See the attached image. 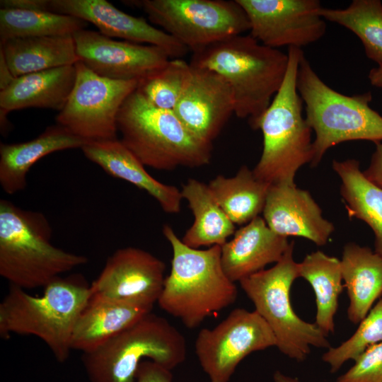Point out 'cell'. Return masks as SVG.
<instances>
[{"label": "cell", "instance_id": "8fae6325", "mask_svg": "<svg viewBox=\"0 0 382 382\" xmlns=\"http://www.w3.org/2000/svg\"><path fill=\"white\" fill-rule=\"evenodd\" d=\"M75 68V83L57 124L86 142L117 139V115L139 81L100 76L79 61Z\"/></svg>", "mask_w": 382, "mask_h": 382}, {"label": "cell", "instance_id": "f1b7e54d", "mask_svg": "<svg viewBox=\"0 0 382 382\" xmlns=\"http://www.w3.org/2000/svg\"><path fill=\"white\" fill-rule=\"evenodd\" d=\"M299 275L312 286L316 296L314 323L327 336L335 332V316L342 291L341 262L320 250L307 255L299 263Z\"/></svg>", "mask_w": 382, "mask_h": 382}, {"label": "cell", "instance_id": "cb8c5ba5", "mask_svg": "<svg viewBox=\"0 0 382 382\" xmlns=\"http://www.w3.org/2000/svg\"><path fill=\"white\" fill-rule=\"evenodd\" d=\"M340 262L349 301L347 317L358 324L382 296V257L370 248L351 242L345 245Z\"/></svg>", "mask_w": 382, "mask_h": 382}, {"label": "cell", "instance_id": "30bf717a", "mask_svg": "<svg viewBox=\"0 0 382 382\" xmlns=\"http://www.w3.org/2000/svg\"><path fill=\"white\" fill-rule=\"evenodd\" d=\"M150 21L192 52L250 30L236 0H134Z\"/></svg>", "mask_w": 382, "mask_h": 382}, {"label": "cell", "instance_id": "e575fe53", "mask_svg": "<svg viewBox=\"0 0 382 382\" xmlns=\"http://www.w3.org/2000/svg\"><path fill=\"white\" fill-rule=\"evenodd\" d=\"M134 382H173L171 371L150 360L139 366Z\"/></svg>", "mask_w": 382, "mask_h": 382}, {"label": "cell", "instance_id": "1f68e13d", "mask_svg": "<svg viewBox=\"0 0 382 382\" xmlns=\"http://www.w3.org/2000/svg\"><path fill=\"white\" fill-rule=\"evenodd\" d=\"M190 71V64L183 59H170L165 66L139 81L137 90L154 106L173 110Z\"/></svg>", "mask_w": 382, "mask_h": 382}, {"label": "cell", "instance_id": "5bb4252c", "mask_svg": "<svg viewBox=\"0 0 382 382\" xmlns=\"http://www.w3.org/2000/svg\"><path fill=\"white\" fill-rule=\"evenodd\" d=\"M79 61L98 75L119 81H140L170 59L161 48L116 40L82 29L73 35Z\"/></svg>", "mask_w": 382, "mask_h": 382}, {"label": "cell", "instance_id": "8992f818", "mask_svg": "<svg viewBox=\"0 0 382 382\" xmlns=\"http://www.w3.org/2000/svg\"><path fill=\"white\" fill-rule=\"evenodd\" d=\"M288 67L284 81L257 122L263 148L253 169L255 177L270 185H295L298 170L313 157L312 129L303 116V100L297 88L299 62L303 52L288 48Z\"/></svg>", "mask_w": 382, "mask_h": 382}, {"label": "cell", "instance_id": "7402d4cb", "mask_svg": "<svg viewBox=\"0 0 382 382\" xmlns=\"http://www.w3.org/2000/svg\"><path fill=\"white\" fill-rule=\"evenodd\" d=\"M86 141L64 127H48L39 136L21 143L0 144V185L13 195L27 186V175L31 167L43 157L57 151L81 148Z\"/></svg>", "mask_w": 382, "mask_h": 382}, {"label": "cell", "instance_id": "9c48e42d", "mask_svg": "<svg viewBox=\"0 0 382 382\" xmlns=\"http://www.w3.org/2000/svg\"><path fill=\"white\" fill-rule=\"evenodd\" d=\"M294 248V243L291 242L273 267L251 274L239 284L255 311L271 328L278 349L291 359L303 361L311 352V347H331L328 336L314 323L302 320L292 308L290 291L294 280L299 277Z\"/></svg>", "mask_w": 382, "mask_h": 382}, {"label": "cell", "instance_id": "7a4b0ae2", "mask_svg": "<svg viewBox=\"0 0 382 382\" xmlns=\"http://www.w3.org/2000/svg\"><path fill=\"white\" fill-rule=\"evenodd\" d=\"M91 284L80 274L59 277L35 296L10 285L0 303V335H33L44 342L59 363L71 353L77 319L91 296Z\"/></svg>", "mask_w": 382, "mask_h": 382}, {"label": "cell", "instance_id": "2e32d148", "mask_svg": "<svg viewBox=\"0 0 382 382\" xmlns=\"http://www.w3.org/2000/svg\"><path fill=\"white\" fill-rule=\"evenodd\" d=\"M190 66L189 79L173 112L192 133L212 144L234 114L233 93L220 75Z\"/></svg>", "mask_w": 382, "mask_h": 382}, {"label": "cell", "instance_id": "74e56055", "mask_svg": "<svg viewBox=\"0 0 382 382\" xmlns=\"http://www.w3.org/2000/svg\"><path fill=\"white\" fill-rule=\"evenodd\" d=\"M16 78L10 70L3 52L0 50V91L7 88Z\"/></svg>", "mask_w": 382, "mask_h": 382}, {"label": "cell", "instance_id": "f546056e", "mask_svg": "<svg viewBox=\"0 0 382 382\" xmlns=\"http://www.w3.org/2000/svg\"><path fill=\"white\" fill-rule=\"evenodd\" d=\"M320 16L353 33L362 42L366 57L382 65V3L380 0H353L346 8L321 7Z\"/></svg>", "mask_w": 382, "mask_h": 382}, {"label": "cell", "instance_id": "9a60e30c", "mask_svg": "<svg viewBox=\"0 0 382 382\" xmlns=\"http://www.w3.org/2000/svg\"><path fill=\"white\" fill-rule=\"evenodd\" d=\"M165 262L143 249H117L91 284L92 295L154 305L163 289Z\"/></svg>", "mask_w": 382, "mask_h": 382}, {"label": "cell", "instance_id": "603a6c76", "mask_svg": "<svg viewBox=\"0 0 382 382\" xmlns=\"http://www.w3.org/2000/svg\"><path fill=\"white\" fill-rule=\"evenodd\" d=\"M74 65L64 66L16 77L0 91V108L6 112L26 108L61 111L76 80Z\"/></svg>", "mask_w": 382, "mask_h": 382}, {"label": "cell", "instance_id": "d4e9b609", "mask_svg": "<svg viewBox=\"0 0 382 382\" xmlns=\"http://www.w3.org/2000/svg\"><path fill=\"white\" fill-rule=\"evenodd\" d=\"M0 50L15 77L79 62L72 35L12 38Z\"/></svg>", "mask_w": 382, "mask_h": 382}, {"label": "cell", "instance_id": "ba28073f", "mask_svg": "<svg viewBox=\"0 0 382 382\" xmlns=\"http://www.w3.org/2000/svg\"><path fill=\"white\" fill-rule=\"evenodd\" d=\"M186 356L181 332L150 312L100 347L82 353L81 361L89 382H134L145 359L171 371Z\"/></svg>", "mask_w": 382, "mask_h": 382}, {"label": "cell", "instance_id": "8d00e7d4", "mask_svg": "<svg viewBox=\"0 0 382 382\" xmlns=\"http://www.w3.org/2000/svg\"><path fill=\"white\" fill-rule=\"evenodd\" d=\"M0 4L1 8L48 11L49 0H1Z\"/></svg>", "mask_w": 382, "mask_h": 382}, {"label": "cell", "instance_id": "d590c367", "mask_svg": "<svg viewBox=\"0 0 382 382\" xmlns=\"http://www.w3.org/2000/svg\"><path fill=\"white\" fill-rule=\"evenodd\" d=\"M375 144L369 166L363 171V174L371 183L382 188V142Z\"/></svg>", "mask_w": 382, "mask_h": 382}, {"label": "cell", "instance_id": "d6986e66", "mask_svg": "<svg viewBox=\"0 0 382 382\" xmlns=\"http://www.w3.org/2000/svg\"><path fill=\"white\" fill-rule=\"evenodd\" d=\"M233 236L221 246V260L224 272L233 282L277 262L290 245L287 238L272 231L260 216Z\"/></svg>", "mask_w": 382, "mask_h": 382}, {"label": "cell", "instance_id": "ac0fdd59", "mask_svg": "<svg viewBox=\"0 0 382 382\" xmlns=\"http://www.w3.org/2000/svg\"><path fill=\"white\" fill-rule=\"evenodd\" d=\"M262 214L275 233L303 237L317 245L326 244L335 230L311 194L296 185H270Z\"/></svg>", "mask_w": 382, "mask_h": 382}, {"label": "cell", "instance_id": "5b68a950", "mask_svg": "<svg viewBox=\"0 0 382 382\" xmlns=\"http://www.w3.org/2000/svg\"><path fill=\"white\" fill-rule=\"evenodd\" d=\"M117 126L120 140L145 166L172 170L211 161L212 144L192 133L173 110L154 106L137 89L120 109Z\"/></svg>", "mask_w": 382, "mask_h": 382}, {"label": "cell", "instance_id": "7c38bea8", "mask_svg": "<svg viewBox=\"0 0 382 382\" xmlns=\"http://www.w3.org/2000/svg\"><path fill=\"white\" fill-rule=\"evenodd\" d=\"M271 347L276 339L264 319L255 310L237 308L214 328L199 332L195 352L210 382H229L246 357Z\"/></svg>", "mask_w": 382, "mask_h": 382}, {"label": "cell", "instance_id": "ab89813d", "mask_svg": "<svg viewBox=\"0 0 382 382\" xmlns=\"http://www.w3.org/2000/svg\"><path fill=\"white\" fill-rule=\"evenodd\" d=\"M273 381L274 382H301L297 378L286 376L279 371L274 372Z\"/></svg>", "mask_w": 382, "mask_h": 382}, {"label": "cell", "instance_id": "4fadbf2b", "mask_svg": "<svg viewBox=\"0 0 382 382\" xmlns=\"http://www.w3.org/2000/svg\"><path fill=\"white\" fill-rule=\"evenodd\" d=\"M250 24V35L269 47L301 48L321 39L326 23L318 0H236Z\"/></svg>", "mask_w": 382, "mask_h": 382}, {"label": "cell", "instance_id": "44dd1931", "mask_svg": "<svg viewBox=\"0 0 382 382\" xmlns=\"http://www.w3.org/2000/svg\"><path fill=\"white\" fill-rule=\"evenodd\" d=\"M154 305L92 295L76 323L72 350L91 352L151 312Z\"/></svg>", "mask_w": 382, "mask_h": 382}, {"label": "cell", "instance_id": "52a82bcc", "mask_svg": "<svg viewBox=\"0 0 382 382\" xmlns=\"http://www.w3.org/2000/svg\"><path fill=\"white\" fill-rule=\"evenodd\" d=\"M296 88L305 105L306 121L315 133L312 167L318 165L330 148L342 142L382 141V115L370 106L371 92L347 96L334 90L320 78L304 53Z\"/></svg>", "mask_w": 382, "mask_h": 382}, {"label": "cell", "instance_id": "4316f807", "mask_svg": "<svg viewBox=\"0 0 382 382\" xmlns=\"http://www.w3.org/2000/svg\"><path fill=\"white\" fill-rule=\"evenodd\" d=\"M332 165L341 179L340 194L349 216L371 228L374 252L382 257V188L364 176L356 159L333 160Z\"/></svg>", "mask_w": 382, "mask_h": 382}, {"label": "cell", "instance_id": "6da1fadb", "mask_svg": "<svg viewBox=\"0 0 382 382\" xmlns=\"http://www.w3.org/2000/svg\"><path fill=\"white\" fill-rule=\"evenodd\" d=\"M288 62L287 53L242 34L192 52L190 64L220 75L232 89L234 114L256 129L284 81Z\"/></svg>", "mask_w": 382, "mask_h": 382}, {"label": "cell", "instance_id": "ffe728a7", "mask_svg": "<svg viewBox=\"0 0 382 382\" xmlns=\"http://www.w3.org/2000/svg\"><path fill=\"white\" fill-rule=\"evenodd\" d=\"M84 156L108 175L146 191L167 214L181 210L183 197L174 185L152 177L145 166L118 139L88 141L81 148Z\"/></svg>", "mask_w": 382, "mask_h": 382}, {"label": "cell", "instance_id": "836d02e7", "mask_svg": "<svg viewBox=\"0 0 382 382\" xmlns=\"http://www.w3.org/2000/svg\"><path fill=\"white\" fill-rule=\"evenodd\" d=\"M335 382H382V342L366 349Z\"/></svg>", "mask_w": 382, "mask_h": 382}, {"label": "cell", "instance_id": "3957f363", "mask_svg": "<svg viewBox=\"0 0 382 382\" xmlns=\"http://www.w3.org/2000/svg\"><path fill=\"white\" fill-rule=\"evenodd\" d=\"M162 231L173 257L157 303L185 327L194 329L233 304L238 289L224 272L221 246L193 248L185 245L170 226L164 225Z\"/></svg>", "mask_w": 382, "mask_h": 382}, {"label": "cell", "instance_id": "484cf974", "mask_svg": "<svg viewBox=\"0 0 382 382\" xmlns=\"http://www.w3.org/2000/svg\"><path fill=\"white\" fill-rule=\"evenodd\" d=\"M194 221L181 238L189 247L222 246L234 234L235 224L219 206L208 185L190 178L180 190Z\"/></svg>", "mask_w": 382, "mask_h": 382}, {"label": "cell", "instance_id": "4dcf8cb0", "mask_svg": "<svg viewBox=\"0 0 382 382\" xmlns=\"http://www.w3.org/2000/svg\"><path fill=\"white\" fill-rule=\"evenodd\" d=\"M88 23L72 16L48 11L0 9V42L25 37L74 35Z\"/></svg>", "mask_w": 382, "mask_h": 382}, {"label": "cell", "instance_id": "277c9868", "mask_svg": "<svg viewBox=\"0 0 382 382\" xmlns=\"http://www.w3.org/2000/svg\"><path fill=\"white\" fill-rule=\"evenodd\" d=\"M52 231L41 212L0 200V275L23 289L44 288L63 274L85 265L87 257L51 243Z\"/></svg>", "mask_w": 382, "mask_h": 382}, {"label": "cell", "instance_id": "f35d334b", "mask_svg": "<svg viewBox=\"0 0 382 382\" xmlns=\"http://www.w3.org/2000/svg\"><path fill=\"white\" fill-rule=\"evenodd\" d=\"M368 79L372 86L382 88V65L371 69Z\"/></svg>", "mask_w": 382, "mask_h": 382}, {"label": "cell", "instance_id": "d6a6232c", "mask_svg": "<svg viewBox=\"0 0 382 382\" xmlns=\"http://www.w3.org/2000/svg\"><path fill=\"white\" fill-rule=\"evenodd\" d=\"M355 332L336 347H330L323 356L334 373L348 360L356 361L369 347L382 342V298L359 323Z\"/></svg>", "mask_w": 382, "mask_h": 382}, {"label": "cell", "instance_id": "83f0119b", "mask_svg": "<svg viewBox=\"0 0 382 382\" xmlns=\"http://www.w3.org/2000/svg\"><path fill=\"white\" fill-rule=\"evenodd\" d=\"M215 199L234 224L243 225L262 212L270 185L243 166L233 177L218 175L208 184Z\"/></svg>", "mask_w": 382, "mask_h": 382}, {"label": "cell", "instance_id": "e0dca14e", "mask_svg": "<svg viewBox=\"0 0 382 382\" xmlns=\"http://www.w3.org/2000/svg\"><path fill=\"white\" fill-rule=\"evenodd\" d=\"M48 11L72 16L93 24L111 38L158 47L170 59L182 58L189 50L144 18L125 13L105 0H49Z\"/></svg>", "mask_w": 382, "mask_h": 382}]
</instances>
